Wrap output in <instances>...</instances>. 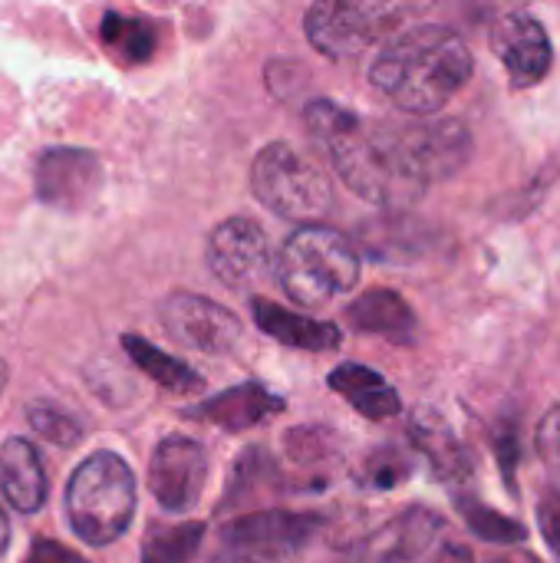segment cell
Listing matches in <instances>:
<instances>
[{
  "mask_svg": "<svg viewBox=\"0 0 560 563\" xmlns=\"http://www.w3.org/2000/svg\"><path fill=\"white\" fill-rule=\"evenodd\" d=\"M26 419L33 426L36 435H43L46 442L59 445V449H73L79 439H83V426L79 419H73L69 412H63L59 406L53 402H36L26 409Z\"/></svg>",
  "mask_w": 560,
  "mask_h": 563,
  "instance_id": "cb8c5ba5",
  "label": "cell"
},
{
  "mask_svg": "<svg viewBox=\"0 0 560 563\" xmlns=\"http://www.w3.org/2000/svg\"><path fill=\"white\" fill-rule=\"evenodd\" d=\"M403 16L399 7L389 3H347L327 0L307 10L304 30L314 49L330 59H353L370 49L380 36H386L396 20Z\"/></svg>",
  "mask_w": 560,
  "mask_h": 563,
  "instance_id": "52a82bcc",
  "label": "cell"
},
{
  "mask_svg": "<svg viewBox=\"0 0 560 563\" xmlns=\"http://www.w3.org/2000/svg\"><path fill=\"white\" fill-rule=\"evenodd\" d=\"M274 277L297 307H327L360 284V254L340 231L307 224L284 241Z\"/></svg>",
  "mask_w": 560,
  "mask_h": 563,
  "instance_id": "3957f363",
  "label": "cell"
},
{
  "mask_svg": "<svg viewBox=\"0 0 560 563\" xmlns=\"http://www.w3.org/2000/svg\"><path fill=\"white\" fill-rule=\"evenodd\" d=\"M3 386H7V363L0 360V393H3Z\"/></svg>",
  "mask_w": 560,
  "mask_h": 563,
  "instance_id": "1f68e13d",
  "label": "cell"
},
{
  "mask_svg": "<svg viewBox=\"0 0 560 563\" xmlns=\"http://www.w3.org/2000/svg\"><path fill=\"white\" fill-rule=\"evenodd\" d=\"M7 544H10V521H7V515L0 508V554L7 551Z\"/></svg>",
  "mask_w": 560,
  "mask_h": 563,
  "instance_id": "4dcf8cb0",
  "label": "cell"
},
{
  "mask_svg": "<svg viewBox=\"0 0 560 563\" xmlns=\"http://www.w3.org/2000/svg\"><path fill=\"white\" fill-rule=\"evenodd\" d=\"M36 195L56 211H83L102 191V162L86 148H46L33 168Z\"/></svg>",
  "mask_w": 560,
  "mask_h": 563,
  "instance_id": "30bf717a",
  "label": "cell"
},
{
  "mask_svg": "<svg viewBox=\"0 0 560 563\" xmlns=\"http://www.w3.org/2000/svg\"><path fill=\"white\" fill-rule=\"evenodd\" d=\"M347 323L360 333L386 336L393 343H413L416 340V313L413 307L386 287L360 294L347 307Z\"/></svg>",
  "mask_w": 560,
  "mask_h": 563,
  "instance_id": "e0dca14e",
  "label": "cell"
},
{
  "mask_svg": "<svg viewBox=\"0 0 560 563\" xmlns=\"http://www.w3.org/2000/svg\"><path fill=\"white\" fill-rule=\"evenodd\" d=\"M442 531V518L429 508H409L399 518H393L386 528H380L373 538H366L356 548L360 563H409L426 554Z\"/></svg>",
  "mask_w": 560,
  "mask_h": 563,
  "instance_id": "4fadbf2b",
  "label": "cell"
},
{
  "mask_svg": "<svg viewBox=\"0 0 560 563\" xmlns=\"http://www.w3.org/2000/svg\"><path fill=\"white\" fill-rule=\"evenodd\" d=\"M135 515V475L116 452H92L66 485V518L92 548L119 541Z\"/></svg>",
  "mask_w": 560,
  "mask_h": 563,
  "instance_id": "277c9868",
  "label": "cell"
},
{
  "mask_svg": "<svg viewBox=\"0 0 560 563\" xmlns=\"http://www.w3.org/2000/svg\"><path fill=\"white\" fill-rule=\"evenodd\" d=\"M102 43L116 49L125 63H145L155 53V30L142 16H125V13H106L102 16Z\"/></svg>",
  "mask_w": 560,
  "mask_h": 563,
  "instance_id": "7402d4cb",
  "label": "cell"
},
{
  "mask_svg": "<svg viewBox=\"0 0 560 563\" xmlns=\"http://www.w3.org/2000/svg\"><path fill=\"white\" fill-rule=\"evenodd\" d=\"M492 49L495 56L502 59L512 86L518 89H528L535 82H541L551 69V36L545 30V23L525 10H515V13H505L498 23H495V33H492Z\"/></svg>",
  "mask_w": 560,
  "mask_h": 563,
  "instance_id": "7c38bea8",
  "label": "cell"
},
{
  "mask_svg": "<svg viewBox=\"0 0 560 563\" xmlns=\"http://www.w3.org/2000/svg\"><path fill=\"white\" fill-rule=\"evenodd\" d=\"M205 541V525H162L142 541V563H191Z\"/></svg>",
  "mask_w": 560,
  "mask_h": 563,
  "instance_id": "44dd1931",
  "label": "cell"
},
{
  "mask_svg": "<svg viewBox=\"0 0 560 563\" xmlns=\"http://www.w3.org/2000/svg\"><path fill=\"white\" fill-rule=\"evenodd\" d=\"M330 389L337 396H343L360 416L373 419V422H386L393 416L403 412V399L393 389V383H386L376 369L360 366V363H343L330 373Z\"/></svg>",
  "mask_w": 560,
  "mask_h": 563,
  "instance_id": "ac0fdd59",
  "label": "cell"
},
{
  "mask_svg": "<svg viewBox=\"0 0 560 563\" xmlns=\"http://www.w3.org/2000/svg\"><path fill=\"white\" fill-rule=\"evenodd\" d=\"M538 452L551 465V472L560 475V406H554L538 426Z\"/></svg>",
  "mask_w": 560,
  "mask_h": 563,
  "instance_id": "484cf974",
  "label": "cell"
},
{
  "mask_svg": "<svg viewBox=\"0 0 560 563\" xmlns=\"http://www.w3.org/2000/svg\"><path fill=\"white\" fill-rule=\"evenodd\" d=\"M538 525H541L545 541L551 544V551L560 558V492H554V488L541 492V501H538Z\"/></svg>",
  "mask_w": 560,
  "mask_h": 563,
  "instance_id": "4316f807",
  "label": "cell"
},
{
  "mask_svg": "<svg viewBox=\"0 0 560 563\" xmlns=\"http://www.w3.org/2000/svg\"><path fill=\"white\" fill-rule=\"evenodd\" d=\"M498 455H502L505 478H512V465H515V455H518V439H515V432H502V435H498Z\"/></svg>",
  "mask_w": 560,
  "mask_h": 563,
  "instance_id": "f1b7e54d",
  "label": "cell"
},
{
  "mask_svg": "<svg viewBox=\"0 0 560 563\" xmlns=\"http://www.w3.org/2000/svg\"><path fill=\"white\" fill-rule=\"evenodd\" d=\"M271 264V244L257 221L228 218L208 234V267L228 287H248L264 277Z\"/></svg>",
  "mask_w": 560,
  "mask_h": 563,
  "instance_id": "8fae6325",
  "label": "cell"
},
{
  "mask_svg": "<svg viewBox=\"0 0 560 563\" xmlns=\"http://www.w3.org/2000/svg\"><path fill=\"white\" fill-rule=\"evenodd\" d=\"M429 563H475L472 561V554L465 551V548H455V544H449V548H442L436 558Z\"/></svg>",
  "mask_w": 560,
  "mask_h": 563,
  "instance_id": "f546056e",
  "label": "cell"
},
{
  "mask_svg": "<svg viewBox=\"0 0 560 563\" xmlns=\"http://www.w3.org/2000/svg\"><path fill=\"white\" fill-rule=\"evenodd\" d=\"M208 485V455L188 435H168L149 462V488L168 515H185L198 505Z\"/></svg>",
  "mask_w": 560,
  "mask_h": 563,
  "instance_id": "9c48e42d",
  "label": "cell"
},
{
  "mask_svg": "<svg viewBox=\"0 0 560 563\" xmlns=\"http://www.w3.org/2000/svg\"><path fill=\"white\" fill-rule=\"evenodd\" d=\"M455 505H459V515L465 518V525L472 528V534H479L488 544H518L528 538L521 521H515L502 511H492V508L479 505L475 498H459Z\"/></svg>",
  "mask_w": 560,
  "mask_h": 563,
  "instance_id": "603a6c76",
  "label": "cell"
},
{
  "mask_svg": "<svg viewBox=\"0 0 560 563\" xmlns=\"http://www.w3.org/2000/svg\"><path fill=\"white\" fill-rule=\"evenodd\" d=\"M492 563H508V561H492Z\"/></svg>",
  "mask_w": 560,
  "mask_h": 563,
  "instance_id": "d6a6232c",
  "label": "cell"
},
{
  "mask_svg": "<svg viewBox=\"0 0 560 563\" xmlns=\"http://www.w3.org/2000/svg\"><path fill=\"white\" fill-rule=\"evenodd\" d=\"M23 563H89L83 561L79 554H73L69 548H63L59 541H50V538H36L30 544V554Z\"/></svg>",
  "mask_w": 560,
  "mask_h": 563,
  "instance_id": "83f0119b",
  "label": "cell"
},
{
  "mask_svg": "<svg viewBox=\"0 0 560 563\" xmlns=\"http://www.w3.org/2000/svg\"><path fill=\"white\" fill-rule=\"evenodd\" d=\"M251 313H254L257 330H264L267 336H274L284 346L307 350V353H327V350L340 346V327L337 323L294 313V310L274 303V300H264V297H257L251 303Z\"/></svg>",
  "mask_w": 560,
  "mask_h": 563,
  "instance_id": "9a60e30c",
  "label": "cell"
},
{
  "mask_svg": "<svg viewBox=\"0 0 560 563\" xmlns=\"http://www.w3.org/2000/svg\"><path fill=\"white\" fill-rule=\"evenodd\" d=\"M472 69V49L455 30L422 23L383 43L370 66V82L403 112L432 115L465 89Z\"/></svg>",
  "mask_w": 560,
  "mask_h": 563,
  "instance_id": "7a4b0ae2",
  "label": "cell"
},
{
  "mask_svg": "<svg viewBox=\"0 0 560 563\" xmlns=\"http://www.w3.org/2000/svg\"><path fill=\"white\" fill-rule=\"evenodd\" d=\"M0 492L20 515H36L46 501V472L26 439H7L0 449Z\"/></svg>",
  "mask_w": 560,
  "mask_h": 563,
  "instance_id": "2e32d148",
  "label": "cell"
},
{
  "mask_svg": "<svg viewBox=\"0 0 560 563\" xmlns=\"http://www.w3.org/2000/svg\"><path fill=\"white\" fill-rule=\"evenodd\" d=\"M320 531L317 515L254 511L218 531L208 563H294Z\"/></svg>",
  "mask_w": 560,
  "mask_h": 563,
  "instance_id": "8992f818",
  "label": "cell"
},
{
  "mask_svg": "<svg viewBox=\"0 0 560 563\" xmlns=\"http://www.w3.org/2000/svg\"><path fill=\"white\" fill-rule=\"evenodd\" d=\"M251 188L264 208L300 228L320 224L333 205L330 178L287 142H271L251 165Z\"/></svg>",
  "mask_w": 560,
  "mask_h": 563,
  "instance_id": "5b68a950",
  "label": "cell"
},
{
  "mask_svg": "<svg viewBox=\"0 0 560 563\" xmlns=\"http://www.w3.org/2000/svg\"><path fill=\"white\" fill-rule=\"evenodd\" d=\"M162 327L175 343L205 356H228L241 346V320L228 307L198 294L178 290L165 297Z\"/></svg>",
  "mask_w": 560,
  "mask_h": 563,
  "instance_id": "ba28073f",
  "label": "cell"
},
{
  "mask_svg": "<svg viewBox=\"0 0 560 563\" xmlns=\"http://www.w3.org/2000/svg\"><path fill=\"white\" fill-rule=\"evenodd\" d=\"M406 478H409V459H406L403 452H396L393 445L376 449V452L366 459L363 472H360V482H363L366 488H376V492H389V488H396V485L406 482Z\"/></svg>",
  "mask_w": 560,
  "mask_h": 563,
  "instance_id": "d4e9b609",
  "label": "cell"
},
{
  "mask_svg": "<svg viewBox=\"0 0 560 563\" xmlns=\"http://www.w3.org/2000/svg\"><path fill=\"white\" fill-rule=\"evenodd\" d=\"M304 119L337 175L370 205L406 208L426 195L429 181L409 152L403 125L366 122L333 99H314Z\"/></svg>",
  "mask_w": 560,
  "mask_h": 563,
  "instance_id": "6da1fadb",
  "label": "cell"
},
{
  "mask_svg": "<svg viewBox=\"0 0 560 563\" xmlns=\"http://www.w3.org/2000/svg\"><path fill=\"white\" fill-rule=\"evenodd\" d=\"M122 350L129 353V360L152 379V383H158L162 389H168V393H178V396H195V393H201L205 389V383H201V376L191 369V366H185L182 360H175L172 353H162L158 346H152L149 340H142V336H132V333H125L122 336Z\"/></svg>",
  "mask_w": 560,
  "mask_h": 563,
  "instance_id": "ffe728a7",
  "label": "cell"
},
{
  "mask_svg": "<svg viewBox=\"0 0 560 563\" xmlns=\"http://www.w3.org/2000/svg\"><path fill=\"white\" fill-rule=\"evenodd\" d=\"M409 439L426 455V462L432 465L436 478H446V482L469 478V472H472L469 452L455 439V432L446 426V419H439L432 412H416L413 422H409Z\"/></svg>",
  "mask_w": 560,
  "mask_h": 563,
  "instance_id": "d6986e66",
  "label": "cell"
},
{
  "mask_svg": "<svg viewBox=\"0 0 560 563\" xmlns=\"http://www.w3.org/2000/svg\"><path fill=\"white\" fill-rule=\"evenodd\" d=\"M277 412H284L281 396H274L261 383H241V386L224 389L221 396H211V399L191 406L185 416L195 419V422H205V426L241 432V429H254V426L267 422Z\"/></svg>",
  "mask_w": 560,
  "mask_h": 563,
  "instance_id": "5bb4252c",
  "label": "cell"
}]
</instances>
